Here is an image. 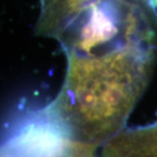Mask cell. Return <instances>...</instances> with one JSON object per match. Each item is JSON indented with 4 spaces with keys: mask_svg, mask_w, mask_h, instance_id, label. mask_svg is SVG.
Returning a JSON list of instances; mask_svg holds the SVG:
<instances>
[{
    "mask_svg": "<svg viewBox=\"0 0 157 157\" xmlns=\"http://www.w3.org/2000/svg\"><path fill=\"white\" fill-rule=\"evenodd\" d=\"M155 49L128 48L70 57L51 114L74 140L91 145L115 136L145 88Z\"/></svg>",
    "mask_w": 157,
    "mask_h": 157,
    "instance_id": "cell-1",
    "label": "cell"
},
{
    "mask_svg": "<svg viewBox=\"0 0 157 157\" xmlns=\"http://www.w3.org/2000/svg\"><path fill=\"white\" fill-rule=\"evenodd\" d=\"M93 147L74 140L51 114L21 127L6 146L4 157H93Z\"/></svg>",
    "mask_w": 157,
    "mask_h": 157,
    "instance_id": "cell-2",
    "label": "cell"
},
{
    "mask_svg": "<svg viewBox=\"0 0 157 157\" xmlns=\"http://www.w3.org/2000/svg\"><path fill=\"white\" fill-rule=\"evenodd\" d=\"M102 157H157V124L115 135L106 143Z\"/></svg>",
    "mask_w": 157,
    "mask_h": 157,
    "instance_id": "cell-3",
    "label": "cell"
}]
</instances>
